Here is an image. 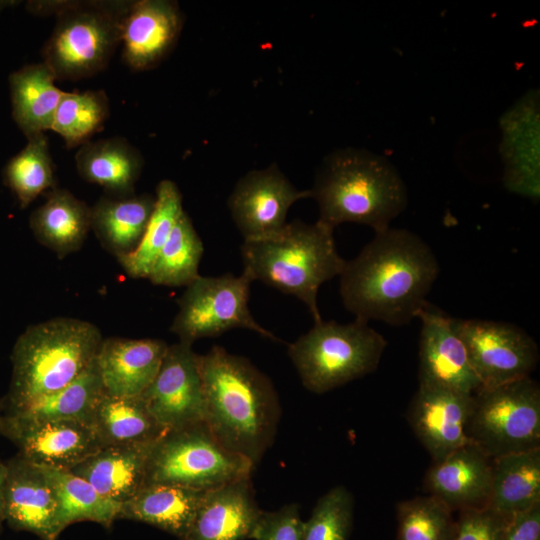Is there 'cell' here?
Here are the masks:
<instances>
[{
  "label": "cell",
  "mask_w": 540,
  "mask_h": 540,
  "mask_svg": "<svg viewBox=\"0 0 540 540\" xmlns=\"http://www.w3.org/2000/svg\"><path fill=\"white\" fill-rule=\"evenodd\" d=\"M431 247L415 233L399 228L376 232L340 274V296L355 319L401 326L427 302L439 274Z\"/></svg>",
  "instance_id": "cell-1"
},
{
  "label": "cell",
  "mask_w": 540,
  "mask_h": 540,
  "mask_svg": "<svg viewBox=\"0 0 540 540\" xmlns=\"http://www.w3.org/2000/svg\"><path fill=\"white\" fill-rule=\"evenodd\" d=\"M198 363L205 424L222 446L256 466L273 443L281 415L271 379L218 345L198 355Z\"/></svg>",
  "instance_id": "cell-2"
},
{
  "label": "cell",
  "mask_w": 540,
  "mask_h": 540,
  "mask_svg": "<svg viewBox=\"0 0 540 540\" xmlns=\"http://www.w3.org/2000/svg\"><path fill=\"white\" fill-rule=\"evenodd\" d=\"M102 340L95 324L77 318L28 326L12 348L4 414L17 413L74 381L94 362Z\"/></svg>",
  "instance_id": "cell-3"
},
{
  "label": "cell",
  "mask_w": 540,
  "mask_h": 540,
  "mask_svg": "<svg viewBox=\"0 0 540 540\" xmlns=\"http://www.w3.org/2000/svg\"><path fill=\"white\" fill-rule=\"evenodd\" d=\"M311 197L318 203L319 221L334 230L341 223L370 226L375 233L407 206V190L396 168L385 158L347 149L327 158Z\"/></svg>",
  "instance_id": "cell-4"
},
{
  "label": "cell",
  "mask_w": 540,
  "mask_h": 540,
  "mask_svg": "<svg viewBox=\"0 0 540 540\" xmlns=\"http://www.w3.org/2000/svg\"><path fill=\"white\" fill-rule=\"evenodd\" d=\"M333 229L316 221L287 223L277 234L241 245L243 272L303 302L314 323L322 321L317 295L326 281L340 276L345 260L338 254Z\"/></svg>",
  "instance_id": "cell-5"
},
{
  "label": "cell",
  "mask_w": 540,
  "mask_h": 540,
  "mask_svg": "<svg viewBox=\"0 0 540 540\" xmlns=\"http://www.w3.org/2000/svg\"><path fill=\"white\" fill-rule=\"evenodd\" d=\"M132 1L39 0L26 9L37 16L55 15L52 34L42 48L43 63L56 80L94 76L109 64L121 43L123 18Z\"/></svg>",
  "instance_id": "cell-6"
},
{
  "label": "cell",
  "mask_w": 540,
  "mask_h": 540,
  "mask_svg": "<svg viewBox=\"0 0 540 540\" xmlns=\"http://www.w3.org/2000/svg\"><path fill=\"white\" fill-rule=\"evenodd\" d=\"M287 345L302 385L323 394L375 371L387 341L363 320H322Z\"/></svg>",
  "instance_id": "cell-7"
},
{
  "label": "cell",
  "mask_w": 540,
  "mask_h": 540,
  "mask_svg": "<svg viewBox=\"0 0 540 540\" xmlns=\"http://www.w3.org/2000/svg\"><path fill=\"white\" fill-rule=\"evenodd\" d=\"M254 468L249 460L222 446L205 422H199L168 430L155 442L146 484L209 491L251 477Z\"/></svg>",
  "instance_id": "cell-8"
},
{
  "label": "cell",
  "mask_w": 540,
  "mask_h": 540,
  "mask_svg": "<svg viewBox=\"0 0 540 540\" xmlns=\"http://www.w3.org/2000/svg\"><path fill=\"white\" fill-rule=\"evenodd\" d=\"M466 436L491 458L540 448V387L530 376L474 394Z\"/></svg>",
  "instance_id": "cell-9"
},
{
  "label": "cell",
  "mask_w": 540,
  "mask_h": 540,
  "mask_svg": "<svg viewBox=\"0 0 540 540\" xmlns=\"http://www.w3.org/2000/svg\"><path fill=\"white\" fill-rule=\"evenodd\" d=\"M253 280L242 272L220 276H199L186 286L177 300L178 312L170 330L180 342L191 344L201 338L216 337L231 329L243 328L276 342H282L258 323L249 309Z\"/></svg>",
  "instance_id": "cell-10"
},
{
  "label": "cell",
  "mask_w": 540,
  "mask_h": 540,
  "mask_svg": "<svg viewBox=\"0 0 540 540\" xmlns=\"http://www.w3.org/2000/svg\"><path fill=\"white\" fill-rule=\"evenodd\" d=\"M481 388L529 377L539 362L535 340L521 327L501 321L455 319Z\"/></svg>",
  "instance_id": "cell-11"
},
{
  "label": "cell",
  "mask_w": 540,
  "mask_h": 540,
  "mask_svg": "<svg viewBox=\"0 0 540 540\" xmlns=\"http://www.w3.org/2000/svg\"><path fill=\"white\" fill-rule=\"evenodd\" d=\"M0 435L15 445L17 455L44 468L71 470L102 445L92 428L78 420H38L1 414Z\"/></svg>",
  "instance_id": "cell-12"
},
{
  "label": "cell",
  "mask_w": 540,
  "mask_h": 540,
  "mask_svg": "<svg viewBox=\"0 0 540 540\" xmlns=\"http://www.w3.org/2000/svg\"><path fill=\"white\" fill-rule=\"evenodd\" d=\"M140 397L168 430L204 422L203 382L191 344L179 341L168 346L157 375Z\"/></svg>",
  "instance_id": "cell-13"
},
{
  "label": "cell",
  "mask_w": 540,
  "mask_h": 540,
  "mask_svg": "<svg viewBox=\"0 0 540 540\" xmlns=\"http://www.w3.org/2000/svg\"><path fill=\"white\" fill-rule=\"evenodd\" d=\"M308 197L310 190H298L272 166L242 177L229 197L228 206L244 241H253L280 232L288 223L289 208Z\"/></svg>",
  "instance_id": "cell-14"
},
{
  "label": "cell",
  "mask_w": 540,
  "mask_h": 540,
  "mask_svg": "<svg viewBox=\"0 0 540 540\" xmlns=\"http://www.w3.org/2000/svg\"><path fill=\"white\" fill-rule=\"evenodd\" d=\"M416 317L421 321L419 385L475 394L481 389L468 352L452 318L426 302Z\"/></svg>",
  "instance_id": "cell-15"
},
{
  "label": "cell",
  "mask_w": 540,
  "mask_h": 540,
  "mask_svg": "<svg viewBox=\"0 0 540 540\" xmlns=\"http://www.w3.org/2000/svg\"><path fill=\"white\" fill-rule=\"evenodd\" d=\"M473 406L474 394L419 385L410 402L407 419L433 462L469 442L466 428Z\"/></svg>",
  "instance_id": "cell-16"
},
{
  "label": "cell",
  "mask_w": 540,
  "mask_h": 540,
  "mask_svg": "<svg viewBox=\"0 0 540 540\" xmlns=\"http://www.w3.org/2000/svg\"><path fill=\"white\" fill-rule=\"evenodd\" d=\"M6 466L5 522L41 540H56L61 534L58 500L44 469L17 454Z\"/></svg>",
  "instance_id": "cell-17"
},
{
  "label": "cell",
  "mask_w": 540,
  "mask_h": 540,
  "mask_svg": "<svg viewBox=\"0 0 540 540\" xmlns=\"http://www.w3.org/2000/svg\"><path fill=\"white\" fill-rule=\"evenodd\" d=\"M505 187L539 199V97L526 93L501 119Z\"/></svg>",
  "instance_id": "cell-18"
},
{
  "label": "cell",
  "mask_w": 540,
  "mask_h": 540,
  "mask_svg": "<svg viewBox=\"0 0 540 540\" xmlns=\"http://www.w3.org/2000/svg\"><path fill=\"white\" fill-rule=\"evenodd\" d=\"M182 22L175 2L132 1L121 28L120 44L124 62L135 71L156 66L175 45Z\"/></svg>",
  "instance_id": "cell-19"
},
{
  "label": "cell",
  "mask_w": 540,
  "mask_h": 540,
  "mask_svg": "<svg viewBox=\"0 0 540 540\" xmlns=\"http://www.w3.org/2000/svg\"><path fill=\"white\" fill-rule=\"evenodd\" d=\"M492 460L468 442L432 463L424 477V490L452 512L487 507L491 494Z\"/></svg>",
  "instance_id": "cell-20"
},
{
  "label": "cell",
  "mask_w": 540,
  "mask_h": 540,
  "mask_svg": "<svg viewBox=\"0 0 540 540\" xmlns=\"http://www.w3.org/2000/svg\"><path fill=\"white\" fill-rule=\"evenodd\" d=\"M262 510L251 477L206 491L181 540L251 539Z\"/></svg>",
  "instance_id": "cell-21"
},
{
  "label": "cell",
  "mask_w": 540,
  "mask_h": 540,
  "mask_svg": "<svg viewBox=\"0 0 540 540\" xmlns=\"http://www.w3.org/2000/svg\"><path fill=\"white\" fill-rule=\"evenodd\" d=\"M168 344L160 339H103L96 363L106 393L138 397L157 375Z\"/></svg>",
  "instance_id": "cell-22"
},
{
  "label": "cell",
  "mask_w": 540,
  "mask_h": 540,
  "mask_svg": "<svg viewBox=\"0 0 540 540\" xmlns=\"http://www.w3.org/2000/svg\"><path fill=\"white\" fill-rule=\"evenodd\" d=\"M155 442L101 447L70 471L105 498L122 504L145 486Z\"/></svg>",
  "instance_id": "cell-23"
},
{
  "label": "cell",
  "mask_w": 540,
  "mask_h": 540,
  "mask_svg": "<svg viewBox=\"0 0 540 540\" xmlns=\"http://www.w3.org/2000/svg\"><path fill=\"white\" fill-rule=\"evenodd\" d=\"M35 239L58 258L78 251L91 230V207L70 191L54 188L29 217Z\"/></svg>",
  "instance_id": "cell-24"
},
{
  "label": "cell",
  "mask_w": 540,
  "mask_h": 540,
  "mask_svg": "<svg viewBox=\"0 0 540 540\" xmlns=\"http://www.w3.org/2000/svg\"><path fill=\"white\" fill-rule=\"evenodd\" d=\"M205 492L176 485L146 484L121 504L118 519L146 523L181 540Z\"/></svg>",
  "instance_id": "cell-25"
},
{
  "label": "cell",
  "mask_w": 540,
  "mask_h": 540,
  "mask_svg": "<svg viewBox=\"0 0 540 540\" xmlns=\"http://www.w3.org/2000/svg\"><path fill=\"white\" fill-rule=\"evenodd\" d=\"M80 177L104 188L111 196L132 195L143 158L140 152L121 137L88 141L75 155Z\"/></svg>",
  "instance_id": "cell-26"
},
{
  "label": "cell",
  "mask_w": 540,
  "mask_h": 540,
  "mask_svg": "<svg viewBox=\"0 0 540 540\" xmlns=\"http://www.w3.org/2000/svg\"><path fill=\"white\" fill-rule=\"evenodd\" d=\"M155 196H105L91 207V229L116 258L133 252L152 214Z\"/></svg>",
  "instance_id": "cell-27"
},
{
  "label": "cell",
  "mask_w": 540,
  "mask_h": 540,
  "mask_svg": "<svg viewBox=\"0 0 540 540\" xmlns=\"http://www.w3.org/2000/svg\"><path fill=\"white\" fill-rule=\"evenodd\" d=\"M55 81L43 62L23 66L9 76L12 118L27 139L51 130L64 93Z\"/></svg>",
  "instance_id": "cell-28"
},
{
  "label": "cell",
  "mask_w": 540,
  "mask_h": 540,
  "mask_svg": "<svg viewBox=\"0 0 540 540\" xmlns=\"http://www.w3.org/2000/svg\"><path fill=\"white\" fill-rule=\"evenodd\" d=\"M87 424L102 447L154 442L168 431L140 396H114L106 392L95 404Z\"/></svg>",
  "instance_id": "cell-29"
},
{
  "label": "cell",
  "mask_w": 540,
  "mask_h": 540,
  "mask_svg": "<svg viewBox=\"0 0 540 540\" xmlns=\"http://www.w3.org/2000/svg\"><path fill=\"white\" fill-rule=\"evenodd\" d=\"M540 504V448L493 458L488 507L505 517Z\"/></svg>",
  "instance_id": "cell-30"
},
{
  "label": "cell",
  "mask_w": 540,
  "mask_h": 540,
  "mask_svg": "<svg viewBox=\"0 0 540 540\" xmlns=\"http://www.w3.org/2000/svg\"><path fill=\"white\" fill-rule=\"evenodd\" d=\"M183 213L177 185L171 180L159 182L154 208L140 243L133 252L116 258L130 277L147 279L155 258Z\"/></svg>",
  "instance_id": "cell-31"
},
{
  "label": "cell",
  "mask_w": 540,
  "mask_h": 540,
  "mask_svg": "<svg viewBox=\"0 0 540 540\" xmlns=\"http://www.w3.org/2000/svg\"><path fill=\"white\" fill-rule=\"evenodd\" d=\"M42 468L56 492L61 533L75 522L91 521L110 528L118 520L121 504L99 494L85 479L69 470Z\"/></svg>",
  "instance_id": "cell-32"
},
{
  "label": "cell",
  "mask_w": 540,
  "mask_h": 540,
  "mask_svg": "<svg viewBox=\"0 0 540 540\" xmlns=\"http://www.w3.org/2000/svg\"><path fill=\"white\" fill-rule=\"evenodd\" d=\"M203 252V242L184 211L155 258L147 279L155 285L186 287L200 276Z\"/></svg>",
  "instance_id": "cell-33"
},
{
  "label": "cell",
  "mask_w": 540,
  "mask_h": 540,
  "mask_svg": "<svg viewBox=\"0 0 540 540\" xmlns=\"http://www.w3.org/2000/svg\"><path fill=\"white\" fill-rule=\"evenodd\" d=\"M3 180L22 209L46 190L56 188L55 169L46 133L27 139L25 147L7 162Z\"/></svg>",
  "instance_id": "cell-34"
},
{
  "label": "cell",
  "mask_w": 540,
  "mask_h": 540,
  "mask_svg": "<svg viewBox=\"0 0 540 540\" xmlns=\"http://www.w3.org/2000/svg\"><path fill=\"white\" fill-rule=\"evenodd\" d=\"M104 392L95 359L70 384L10 415H21L38 420H78L87 423L91 411Z\"/></svg>",
  "instance_id": "cell-35"
},
{
  "label": "cell",
  "mask_w": 540,
  "mask_h": 540,
  "mask_svg": "<svg viewBox=\"0 0 540 540\" xmlns=\"http://www.w3.org/2000/svg\"><path fill=\"white\" fill-rule=\"evenodd\" d=\"M109 113V98L103 90L64 91L51 130L68 149L80 147L103 129Z\"/></svg>",
  "instance_id": "cell-36"
},
{
  "label": "cell",
  "mask_w": 540,
  "mask_h": 540,
  "mask_svg": "<svg viewBox=\"0 0 540 540\" xmlns=\"http://www.w3.org/2000/svg\"><path fill=\"white\" fill-rule=\"evenodd\" d=\"M396 540H453L452 511L431 495L401 501L396 506Z\"/></svg>",
  "instance_id": "cell-37"
},
{
  "label": "cell",
  "mask_w": 540,
  "mask_h": 540,
  "mask_svg": "<svg viewBox=\"0 0 540 540\" xmlns=\"http://www.w3.org/2000/svg\"><path fill=\"white\" fill-rule=\"evenodd\" d=\"M354 498L345 486H335L321 496L304 522L302 540H348Z\"/></svg>",
  "instance_id": "cell-38"
},
{
  "label": "cell",
  "mask_w": 540,
  "mask_h": 540,
  "mask_svg": "<svg viewBox=\"0 0 540 540\" xmlns=\"http://www.w3.org/2000/svg\"><path fill=\"white\" fill-rule=\"evenodd\" d=\"M509 518L488 506L461 510L453 540H502Z\"/></svg>",
  "instance_id": "cell-39"
},
{
  "label": "cell",
  "mask_w": 540,
  "mask_h": 540,
  "mask_svg": "<svg viewBox=\"0 0 540 540\" xmlns=\"http://www.w3.org/2000/svg\"><path fill=\"white\" fill-rule=\"evenodd\" d=\"M303 526L299 506L291 503L275 511H262L251 539L302 540Z\"/></svg>",
  "instance_id": "cell-40"
},
{
  "label": "cell",
  "mask_w": 540,
  "mask_h": 540,
  "mask_svg": "<svg viewBox=\"0 0 540 540\" xmlns=\"http://www.w3.org/2000/svg\"><path fill=\"white\" fill-rule=\"evenodd\" d=\"M502 540H540V504L511 516Z\"/></svg>",
  "instance_id": "cell-41"
},
{
  "label": "cell",
  "mask_w": 540,
  "mask_h": 540,
  "mask_svg": "<svg viewBox=\"0 0 540 540\" xmlns=\"http://www.w3.org/2000/svg\"><path fill=\"white\" fill-rule=\"evenodd\" d=\"M7 466L6 462L0 460V533L5 522V484H6Z\"/></svg>",
  "instance_id": "cell-42"
},
{
  "label": "cell",
  "mask_w": 540,
  "mask_h": 540,
  "mask_svg": "<svg viewBox=\"0 0 540 540\" xmlns=\"http://www.w3.org/2000/svg\"><path fill=\"white\" fill-rule=\"evenodd\" d=\"M20 3L21 1H17V0H0V10L17 6Z\"/></svg>",
  "instance_id": "cell-43"
},
{
  "label": "cell",
  "mask_w": 540,
  "mask_h": 540,
  "mask_svg": "<svg viewBox=\"0 0 540 540\" xmlns=\"http://www.w3.org/2000/svg\"><path fill=\"white\" fill-rule=\"evenodd\" d=\"M0 407H1V405H0ZM1 414H2V413L0 412V417H1Z\"/></svg>",
  "instance_id": "cell-44"
}]
</instances>
